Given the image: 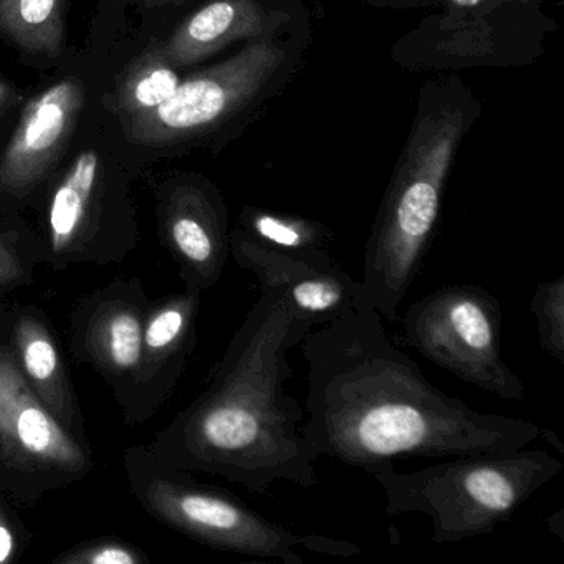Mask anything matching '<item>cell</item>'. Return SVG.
Here are the masks:
<instances>
[{
    "instance_id": "cell-1",
    "label": "cell",
    "mask_w": 564,
    "mask_h": 564,
    "mask_svg": "<svg viewBox=\"0 0 564 564\" xmlns=\"http://www.w3.org/2000/svg\"><path fill=\"white\" fill-rule=\"evenodd\" d=\"M308 421L303 434L326 455L375 477L398 458H452L524 448L544 429L484 414L435 388L395 348L382 316L361 300L303 336Z\"/></svg>"
},
{
    "instance_id": "cell-2",
    "label": "cell",
    "mask_w": 564,
    "mask_h": 564,
    "mask_svg": "<svg viewBox=\"0 0 564 564\" xmlns=\"http://www.w3.org/2000/svg\"><path fill=\"white\" fill-rule=\"evenodd\" d=\"M312 329L282 292L260 286L209 386L148 448L171 467L217 475L257 494L276 481L318 485V454L303 434L302 404L283 389L293 378L289 351Z\"/></svg>"
},
{
    "instance_id": "cell-3",
    "label": "cell",
    "mask_w": 564,
    "mask_h": 564,
    "mask_svg": "<svg viewBox=\"0 0 564 564\" xmlns=\"http://www.w3.org/2000/svg\"><path fill=\"white\" fill-rule=\"evenodd\" d=\"M481 113L477 95L457 75L431 78L419 90L408 141L366 242L362 299L382 318L395 319L421 275L448 176Z\"/></svg>"
},
{
    "instance_id": "cell-4",
    "label": "cell",
    "mask_w": 564,
    "mask_h": 564,
    "mask_svg": "<svg viewBox=\"0 0 564 564\" xmlns=\"http://www.w3.org/2000/svg\"><path fill=\"white\" fill-rule=\"evenodd\" d=\"M310 42V21L286 34L247 42L226 61L181 80L173 97L156 110L131 117V140L147 147L232 140L302 70Z\"/></svg>"
},
{
    "instance_id": "cell-5",
    "label": "cell",
    "mask_w": 564,
    "mask_h": 564,
    "mask_svg": "<svg viewBox=\"0 0 564 564\" xmlns=\"http://www.w3.org/2000/svg\"><path fill=\"white\" fill-rule=\"evenodd\" d=\"M563 470V462L541 448L452 457L414 471L382 468L375 475L388 514L431 518L432 541L458 543L487 536Z\"/></svg>"
},
{
    "instance_id": "cell-6",
    "label": "cell",
    "mask_w": 564,
    "mask_h": 564,
    "mask_svg": "<svg viewBox=\"0 0 564 564\" xmlns=\"http://www.w3.org/2000/svg\"><path fill=\"white\" fill-rule=\"evenodd\" d=\"M123 468L134 500L148 514L216 550L283 564L303 563L296 553L300 546L336 557L361 551L349 541L299 534L270 521L236 495L199 484L191 471L164 464L148 445L128 448Z\"/></svg>"
},
{
    "instance_id": "cell-7",
    "label": "cell",
    "mask_w": 564,
    "mask_h": 564,
    "mask_svg": "<svg viewBox=\"0 0 564 564\" xmlns=\"http://www.w3.org/2000/svg\"><path fill=\"white\" fill-rule=\"evenodd\" d=\"M557 24L543 0H485L468 8H437L392 45L402 70L523 68L543 55Z\"/></svg>"
},
{
    "instance_id": "cell-8",
    "label": "cell",
    "mask_w": 564,
    "mask_h": 564,
    "mask_svg": "<svg viewBox=\"0 0 564 564\" xmlns=\"http://www.w3.org/2000/svg\"><path fill=\"white\" fill-rule=\"evenodd\" d=\"M124 181L97 150L80 151L47 189L35 232L41 263L64 272L123 262L140 243Z\"/></svg>"
},
{
    "instance_id": "cell-9",
    "label": "cell",
    "mask_w": 564,
    "mask_h": 564,
    "mask_svg": "<svg viewBox=\"0 0 564 564\" xmlns=\"http://www.w3.org/2000/svg\"><path fill=\"white\" fill-rule=\"evenodd\" d=\"M503 313L494 293L474 283L441 286L409 306L405 341L462 381L505 401H523L524 384L501 356Z\"/></svg>"
},
{
    "instance_id": "cell-10",
    "label": "cell",
    "mask_w": 564,
    "mask_h": 564,
    "mask_svg": "<svg viewBox=\"0 0 564 564\" xmlns=\"http://www.w3.org/2000/svg\"><path fill=\"white\" fill-rule=\"evenodd\" d=\"M88 438L68 431L22 378L8 339L0 341V491L34 507L45 495L94 471Z\"/></svg>"
},
{
    "instance_id": "cell-11",
    "label": "cell",
    "mask_w": 564,
    "mask_h": 564,
    "mask_svg": "<svg viewBox=\"0 0 564 564\" xmlns=\"http://www.w3.org/2000/svg\"><path fill=\"white\" fill-rule=\"evenodd\" d=\"M150 296L140 279H117L85 293L70 315V352L113 392L124 424L134 425L143 323Z\"/></svg>"
},
{
    "instance_id": "cell-12",
    "label": "cell",
    "mask_w": 564,
    "mask_h": 564,
    "mask_svg": "<svg viewBox=\"0 0 564 564\" xmlns=\"http://www.w3.org/2000/svg\"><path fill=\"white\" fill-rule=\"evenodd\" d=\"M229 210L219 187L181 174L158 193V236L180 267L184 286L214 289L230 257Z\"/></svg>"
},
{
    "instance_id": "cell-13",
    "label": "cell",
    "mask_w": 564,
    "mask_h": 564,
    "mask_svg": "<svg viewBox=\"0 0 564 564\" xmlns=\"http://www.w3.org/2000/svg\"><path fill=\"white\" fill-rule=\"evenodd\" d=\"M85 105L84 84L65 78L35 97L0 156V214L15 217L37 203Z\"/></svg>"
},
{
    "instance_id": "cell-14",
    "label": "cell",
    "mask_w": 564,
    "mask_h": 564,
    "mask_svg": "<svg viewBox=\"0 0 564 564\" xmlns=\"http://www.w3.org/2000/svg\"><path fill=\"white\" fill-rule=\"evenodd\" d=\"M230 256L260 286L283 293L293 315L312 328L351 312L362 299L361 282L352 279L328 250L282 252L250 239L239 227L230 232Z\"/></svg>"
},
{
    "instance_id": "cell-15",
    "label": "cell",
    "mask_w": 564,
    "mask_h": 564,
    "mask_svg": "<svg viewBox=\"0 0 564 564\" xmlns=\"http://www.w3.org/2000/svg\"><path fill=\"white\" fill-rule=\"evenodd\" d=\"M310 21L302 0H210L161 47L173 67L199 64L230 45L286 34Z\"/></svg>"
},
{
    "instance_id": "cell-16",
    "label": "cell",
    "mask_w": 564,
    "mask_h": 564,
    "mask_svg": "<svg viewBox=\"0 0 564 564\" xmlns=\"http://www.w3.org/2000/svg\"><path fill=\"white\" fill-rule=\"evenodd\" d=\"M203 292H184L151 300L143 323L141 372L134 425L150 421L173 395L197 343Z\"/></svg>"
},
{
    "instance_id": "cell-17",
    "label": "cell",
    "mask_w": 564,
    "mask_h": 564,
    "mask_svg": "<svg viewBox=\"0 0 564 564\" xmlns=\"http://www.w3.org/2000/svg\"><path fill=\"white\" fill-rule=\"evenodd\" d=\"M6 339L32 391L68 431L77 437L88 438L84 412L57 332L44 310L35 305L11 308Z\"/></svg>"
},
{
    "instance_id": "cell-18",
    "label": "cell",
    "mask_w": 564,
    "mask_h": 564,
    "mask_svg": "<svg viewBox=\"0 0 564 564\" xmlns=\"http://www.w3.org/2000/svg\"><path fill=\"white\" fill-rule=\"evenodd\" d=\"M0 31L31 54L57 55L64 42V0H0Z\"/></svg>"
},
{
    "instance_id": "cell-19",
    "label": "cell",
    "mask_w": 564,
    "mask_h": 564,
    "mask_svg": "<svg viewBox=\"0 0 564 564\" xmlns=\"http://www.w3.org/2000/svg\"><path fill=\"white\" fill-rule=\"evenodd\" d=\"M237 227L250 239L282 252L328 250L335 237L333 230L318 220L253 206L243 207Z\"/></svg>"
},
{
    "instance_id": "cell-20",
    "label": "cell",
    "mask_w": 564,
    "mask_h": 564,
    "mask_svg": "<svg viewBox=\"0 0 564 564\" xmlns=\"http://www.w3.org/2000/svg\"><path fill=\"white\" fill-rule=\"evenodd\" d=\"M181 80L163 51L154 48L128 68L118 88V105L130 118L156 110L173 97Z\"/></svg>"
},
{
    "instance_id": "cell-21",
    "label": "cell",
    "mask_w": 564,
    "mask_h": 564,
    "mask_svg": "<svg viewBox=\"0 0 564 564\" xmlns=\"http://www.w3.org/2000/svg\"><path fill=\"white\" fill-rule=\"evenodd\" d=\"M41 263L37 234L24 226H0V290L6 293L34 283Z\"/></svg>"
},
{
    "instance_id": "cell-22",
    "label": "cell",
    "mask_w": 564,
    "mask_h": 564,
    "mask_svg": "<svg viewBox=\"0 0 564 564\" xmlns=\"http://www.w3.org/2000/svg\"><path fill=\"white\" fill-rule=\"evenodd\" d=\"M538 339L547 356L564 365V273L538 283L531 299Z\"/></svg>"
},
{
    "instance_id": "cell-23",
    "label": "cell",
    "mask_w": 564,
    "mask_h": 564,
    "mask_svg": "<svg viewBox=\"0 0 564 564\" xmlns=\"http://www.w3.org/2000/svg\"><path fill=\"white\" fill-rule=\"evenodd\" d=\"M54 564H150L151 557L140 546L123 538L98 536L67 547L52 560Z\"/></svg>"
},
{
    "instance_id": "cell-24",
    "label": "cell",
    "mask_w": 564,
    "mask_h": 564,
    "mask_svg": "<svg viewBox=\"0 0 564 564\" xmlns=\"http://www.w3.org/2000/svg\"><path fill=\"white\" fill-rule=\"evenodd\" d=\"M29 543L31 533L15 510L14 501L0 491V564L19 563Z\"/></svg>"
},
{
    "instance_id": "cell-25",
    "label": "cell",
    "mask_w": 564,
    "mask_h": 564,
    "mask_svg": "<svg viewBox=\"0 0 564 564\" xmlns=\"http://www.w3.org/2000/svg\"><path fill=\"white\" fill-rule=\"evenodd\" d=\"M362 4L372 6L378 9H437L438 0H361Z\"/></svg>"
},
{
    "instance_id": "cell-26",
    "label": "cell",
    "mask_w": 564,
    "mask_h": 564,
    "mask_svg": "<svg viewBox=\"0 0 564 564\" xmlns=\"http://www.w3.org/2000/svg\"><path fill=\"white\" fill-rule=\"evenodd\" d=\"M8 293L4 290H0V341L8 336L9 328V315H11V308H9L8 302H6Z\"/></svg>"
},
{
    "instance_id": "cell-27",
    "label": "cell",
    "mask_w": 564,
    "mask_h": 564,
    "mask_svg": "<svg viewBox=\"0 0 564 564\" xmlns=\"http://www.w3.org/2000/svg\"><path fill=\"white\" fill-rule=\"evenodd\" d=\"M485 0H438V8H468Z\"/></svg>"
},
{
    "instance_id": "cell-28",
    "label": "cell",
    "mask_w": 564,
    "mask_h": 564,
    "mask_svg": "<svg viewBox=\"0 0 564 564\" xmlns=\"http://www.w3.org/2000/svg\"><path fill=\"white\" fill-rule=\"evenodd\" d=\"M140 2H143L144 6H151V8H160V6H170V4H176L181 6L184 4V2H187V0H140Z\"/></svg>"
},
{
    "instance_id": "cell-29",
    "label": "cell",
    "mask_w": 564,
    "mask_h": 564,
    "mask_svg": "<svg viewBox=\"0 0 564 564\" xmlns=\"http://www.w3.org/2000/svg\"><path fill=\"white\" fill-rule=\"evenodd\" d=\"M6 98H8V88L4 84H0V105L4 104Z\"/></svg>"
}]
</instances>
